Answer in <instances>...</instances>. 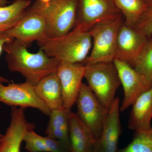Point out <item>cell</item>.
Returning a JSON list of instances; mask_svg holds the SVG:
<instances>
[{"label":"cell","mask_w":152,"mask_h":152,"mask_svg":"<svg viewBox=\"0 0 152 152\" xmlns=\"http://www.w3.org/2000/svg\"><path fill=\"white\" fill-rule=\"evenodd\" d=\"M42 138L49 152H71L70 148L63 142L48 136Z\"/></svg>","instance_id":"25"},{"label":"cell","mask_w":152,"mask_h":152,"mask_svg":"<svg viewBox=\"0 0 152 152\" xmlns=\"http://www.w3.org/2000/svg\"><path fill=\"white\" fill-rule=\"evenodd\" d=\"M18 42L28 47L48 37L46 22L44 17L31 7L18 24L5 32Z\"/></svg>","instance_id":"9"},{"label":"cell","mask_w":152,"mask_h":152,"mask_svg":"<svg viewBox=\"0 0 152 152\" xmlns=\"http://www.w3.org/2000/svg\"><path fill=\"white\" fill-rule=\"evenodd\" d=\"M132 142L118 152H152V126L137 131Z\"/></svg>","instance_id":"21"},{"label":"cell","mask_w":152,"mask_h":152,"mask_svg":"<svg viewBox=\"0 0 152 152\" xmlns=\"http://www.w3.org/2000/svg\"><path fill=\"white\" fill-rule=\"evenodd\" d=\"M0 107H1V106H0ZM3 135H2L1 134H0V139L2 138Z\"/></svg>","instance_id":"30"},{"label":"cell","mask_w":152,"mask_h":152,"mask_svg":"<svg viewBox=\"0 0 152 152\" xmlns=\"http://www.w3.org/2000/svg\"><path fill=\"white\" fill-rule=\"evenodd\" d=\"M7 4V0H0V7L6 6Z\"/></svg>","instance_id":"28"},{"label":"cell","mask_w":152,"mask_h":152,"mask_svg":"<svg viewBox=\"0 0 152 152\" xmlns=\"http://www.w3.org/2000/svg\"><path fill=\"white\" fill-rule=\"evenodd\" d=\"M147 7L152 6V0H143Z\"/></svg>","instance_id":"27"},{"label":"cell","mask_w":152,"mask_h":152,"mask_svg":"<svg viewBox=\"0 0 152 152\" xmlns=\"http://www.w3.org/2000/svg\"><path fill=\"white\" fill-rule=\"evenodd\" d=\"M1 138L0 139V146H1Z\"/></svg>","instance_id":"31"},{"label":"cell","mask_w":152,"mask_h":152,"mask_svg":"<svg viewBox=\"0 0 152 152\" xmlns=\"http://www.w3.org/2000/svg\"><path fill=\"white\" fill-rule=\"evenodd\" d=\"M34 87L51 111L64 108L61 85L57 72L46 76Z\"/></svg>","instance_id":"16"},{"label":"cell","mask_w":152,"mask_h":152,"mask_svg":"<svg viewBox=\"0 0 152 152\" xmlns=\"http://www.w3.org/2000/svg\"><path fill=\"white\" fill-rule=\"evenodd\" d=\"M14 40L6 32H0V55L4 50V47L6 44L12 42ZM4 83L9 84L10 81L7 79L0 76V84Z\"/></svg>","instance_id":"26"},{"label":"cell","mask_w":152,"mask_h":152,"mask_svg":"<svg viewBox=\"0 0 152 152\" xmlns=\"http://www.w3.org/2000/svg\"><path fill=\"white\" fill-rule=\"evenodd\" d=\"M0 102L12 107L37 109L48 116L51 111L37 94L34 86L26 82L7 86L0 84Z\"/></svg>","instance_id":"7"},{"label":"cell","mask_w":152,"mask_h":152,"mask_svg":"<svg viewBox=\"0 0 152 152\" xmlns=\"http://www.w3.org/2000/svg\"><path fill=\"white\" fill-rule=\"evenodd\" d=\"M148 37L152 35V6L148 7L135 26Z\"/></svg>","instance_id":"24"},{"label":"cell","mask_w":152,"mask_h":152,"mask_svg":"<svg viewBox=\"0 0 152 152\" xmlns=\"http://www.w3.org/2000/svg\"><path fill=\"white\" fill-rule=\"evenodd\" d=\"M69 132L71 152H93L95 140L92 134L72 112L70 115Z\"/></svg>","instance_id":"17"},{"label":"cell","mask_w":152,"mask_h":152,"mask_svg":"<svg viewBox=\"0 0 152 152\" xmlns=\"http://www.w3.org/2000/svg\"><path fill=\"white\" fill-rule=\"evenodd\" d=\"M128 121V128L137 131L151 127L152 86L136 100L133 104Z\"/></svg>","instance_id":"15"},{"label":"cell","mask_w":152,"mask_h":152,"mask_svg":"<svg viewBox=\"0 0 152 152\" xmlns=\"http://www.w3.org/2000/svg\"><path fill=\"white\" fill-rule=\"evenodd\" d=\"M38 1L44 4H47L50 2L51 0H37Z\"/></svg>","instance_id":"29"},{"label":"cell","mask_w":152,"mask_h":152,"mask_svg":"<svg viewBox=\"0 0 152 152\" xmlns=\"http://www.w3.org/2000/svg\"><path fill=\"white\" fill-rule=\"evenodd\" d=\"M79 0H51L47 4L37 1L32 7L44 17L49 37H61L75 27Z\"/></svg>","instance_id":"3"},{"label":"cell","mask_w":152,"mask_h":152,"mask_svg":"<svg viewBox=\"0 0 152 152\" xmlns=\"http://www.w3.org/2000/svg\"><path fill=\"white\" fill-rule=\"evenodd\" d=\"M10 115V124L1 138L0 152H20L25 134L35 127L26 118L24 109L12 107Z\"/></svg>","instance_id":"14"},{"label":"cell","mask_w":152,"mask_h":152,"mask_svg":"<svg viewBox=\"0 0 152 152\" xmlns=\"http://www.w3.org/2000/svg\"><path fill=\"white\" fill-rule=\"evenodd\" d=\"M126 24L135 26L147 7L143 0H113Z\"/></svg>","instance_id":"19"},{"label":"cell","mask_w":152,"mask_h":152,"mask_svg":"<svg viewBox=\"0 0 152 152\" xmlns=\"http://www.w3.org/2000/svg\"><path fill=\"white\" fill-rule=\"evenodd\" d=\"M148 38L135 26H128L124 22L117 37L115 59L134 67L136 59Z\"/></svg>","instance_id":"11"},{"label":"cell","mask_w":152,"mask_h":152,"mask_svg":"<svg viewBox=\"0 0 152 152\" xmlns=\"http://www.w3.org/2000/svg\"><path fill=\"white\" fill-rule=\"evenodd\" d=\"M27 47L14 40L6 44L4 50L9 69L20 74L26 82L35 86L46 76L56 72L60 62L42 49L31 53Z\"/></svg>","instance_id":"1"},{"label":"cell","mask_w":152,"mask_h":152,"mask_svg":"<svg viewBox=\"0 0 152 152\" xmlns=\"http://www.w3.org/2000/svg\"><path fill=\"white\" fill-rule=\"evenodd\" d=\"M71 111L64 108L51 111L48 126L57 128L69 132L70 115Z\"/></svg>","instance_id":"22"},{"label":"cell","mask_w":152,"mask_h":152,"mask_svg":"<svg viewBox=\"0 0 152 152\" xmlns=\"http://www.w3.org/2000/svg\"><path fill=\"white\" fill-rule=\"evenodd\" d=\"M151 37H152V35Z\"/></svg>","instance_id":"32"},{"label":"cell","mask_w":152,"mask_h":152,"mask_svg":"<svg viewBox=\"0 0 152 152\" xmlns=\"http://www.w3.org/2000/svg\"><path fill=\"white\" fill-rule=\"evenodd\" d=\"M85 65L82 64L60 62L57 74L61 85L64 107L71 111L75 104L84 78Z\"/></svg>","instance_id":"12"},{"label":"cell","mask_w":152,"mask_h":152,"mask_svg":"<svg viewBox=\"0 0 152 152\" xmlns=\"http://www.w3.org/2000/svg\"><path fill=\"white\" fill-rule=\"evenodd\" d=\"M120 108V99L116 97L109 109L100 135L95 142L93 152H118L121 133Z\"/></svg>","instance_id":"13"},{"label":"cell","mask_w":152,"mask_h":152,"mask_svg":"<svg viewBox=\"0 0 152 152\" xmlns=\"http://www.w3.org/2000/svg\"><path fill=\"white\" fill-rule=\"evenodd\" d=\"M84 65V78L87 85L101 104L109 110L115 99L117 90L121 85L115 66L113 62Z\"/></svg>","instance_id":"5"},{"label":"cell","mask_w":152,"mask_h":152,"mask_svg":"<svg viewBox=\"0 0 152 152\" xmlns=\"http://www.w3.org/2000/svg\"><path fill=\"white\" fill-rule=\"evenodd\" d=\"M134 69L152 82V38H149L136 59Z\"/></svg>","instance_id":"20"},{"label":"cell","mask_w":152,"mask_h":152,"mask_svg":"<svg viewBox=\"0 0 152 152\" xmlns=\"http://www.w3.org/2000/svg\"><path fill=\"white\" fill-rule=\"evenodd\" d=\"M30 0H15L8 6L0 7V32L16 26L31 6Z\"/></svg>","instance_id":"18"},{"label":"cell","mask_w":152,"mask_h":152,"mask_svg":"<svg viewBox=\"0 0 152 152\" xmlns=\"http://www.w3.org/2000/svg\"><path fill=\"white\" fill-rule=\"evenodd\" d=\"M75 104L77 115L96 140L102 132L108 110L101 104L89 87L83 83Z\"/></svg>","instance_id":"6"},{"label":"cell","mask_w":152,"mask_h":152,"mask_svg":"<svg viewBox=\"0 0 152 152\" xmlns=\"http://www.w3.org/2000/svg\"><path fill=\"white\" fill-rule=\"evenodd\" d=\"M26 149L29 152H49L43 140L42 136L38 134L34 130L28 131L24 137Z\"/></svg>","instance_id":"23"},{"label":"cell","mask_w":152,"mask_h":152,"mask_svg":"<svg viewBox=\"0 0 152 152\" xmlns=\"http://www.w3.org/2000/svg\"><path fill=\"white\" fill-rule=\"evenodd\" d=\"M124 21V17L121 15L98 23L90 29L92 47L84 64L113 62L118 34Z\"/></svg>","instance_id":"4"},{"label":"cell","mask_w":152,"mask_h":152,"mask_svg":"<svg viewBox=\"0 0 152 152\" xmlns=\"http://www.w3.org/2000/svg\"><path fill=\"white\" fill-rule=\"evenodd\" d=\"M113 63L124 89V99L120 108V111L124 112L132 106L143 93L149 89L152 82L126 63L116 59Z\"/></svg>","instance_id":"8"},{"label":"cell","mask_w":152,"mask_h":152,"mask_svg":"<svg viewBox=\"0 0 152 152\" xmlns=\"http://www.w3.org/2000/svg\"><path fill=\"white\" fill-rule=\"evenodd\" d=\"M121 15L113 0H79L75 27L89 31L98 23Z\"/></svg>","instance_id":"10"},{"label":"cell","mask_w":152,"mask_h":152,"mask_svg":"<svg viewBox=\"0 0 152 152\" xmlns=\"http://www.w3.org/2000/svg\"><path fill=\"white\" fill-rule=\"evenodd\" d=\"M40 49L49 56L60 62L82 64L88 57L93 41L88 30L78 27L61 37H46L37 42Z\"/></svg>","instance_id":"2"}]
</instances>
